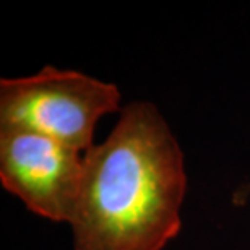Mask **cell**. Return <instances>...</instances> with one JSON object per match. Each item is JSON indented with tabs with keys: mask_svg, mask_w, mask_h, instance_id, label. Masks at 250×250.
Wrapping results in <instances>:
<instances>
[{
	"mask_svg": "<svg viewBox=\"0 0 250 250\" xmlns=\"http://www.w3.org/2000/svg\"><path fill=\"white\" fill-rule=\"evenodd\" d=\"M184 153L158 107L127 104L83 156L72 250H163L181 231Z\"/></svg>",
	"mask_w": 250,
	"mask_h": 250,
	"instance_id": "1",
	"label": "cell"
},
{
	"mask_svg": "<svg viewBox=\"0 0 250 250\" xmlns=\"http://www.w3.org/2000/svg\"><path fill=\"white\" fill-rule=\"evenodd\" d=\"M121 98L114 83L44 67L31 77L0 80V125L33 130L86 153L98 121L117 111Z\"/></svg>",
	"mask_w": 250,
	"mask_h": 250,
	"instance_id": "2",
	"label": "cell"
},
{
	"mask_svg": "<svg viewBox=\"0 0 250 250\" xmlns=\"http://www.w3.org/2000/svg\"><path fill=\"white\" fill-rule=\"evenodd\" d=\"M82 169L77 149L33 130L0 125V182L38 216L72 221Z\"/></svg>",
	"mask_w": 250,
	"mask_h": 250,
	"instance_id": "3",
	"label": "cell"
}]
</instances>
